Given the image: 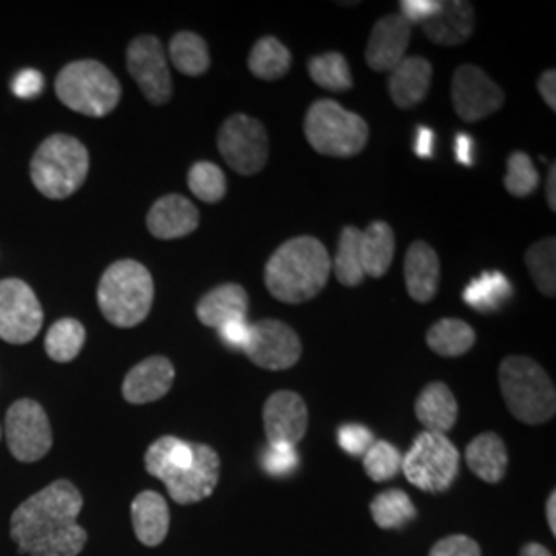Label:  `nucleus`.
<instances>
[{
    "mask_svg": "<svg viewBox=\"0 0 556 556\" xmlns=\"http://www.w3.org/2000/svg\"><path fill=\"white\" fill-rule=\"evenodd\" d=\"M219 454L211 445L194 443V464L188 470L165 480L163 484L176 503L192 505L213 495L219 482Z\"/></svg>",
    "mask_w": 556,
    "mask_h": 556,
    "instance_id": "dca6fc26",
    "label": "nucleus"
},
{
    "mask_svg": "<svg viewBox=\"0 0 556 556\" xmlns=\"http://www.w3.org/2000/svg\"><path fill=\"white\" fill-rule=\"evenodd\" d=\"M9 450L20 462H38L52 447V427L36 400L15 402L4 420Z\"/></svg>",
    "mask_w": 556,
    "mask_h": 556,
    "instance_id": "9b49d317",
    "label": "nucleus"
},
{
    "mask_svg": "<svg viewBox=\"0 0 556 556\" xmlns=\"http://www.w3.org/2000/svg\"><path fill=\"white\" fill-rule=\"evenodd\" d=\"M223 160L241 176H256L268 163V135L260 119L236 114L225 119L217 137Z\"/></svg>",
    "mask_w": 556,
    "mask_h": 556,
    "instance_id": "1a4fd4ad",
    "label": "nucleus"
},
{
    "mask_svg": "<svg viewBox=\"0 0 556 556\" xmlns=\"http://www.w3.org/2000/svg\"><path fill=\"white\" fill-rule=\"evenodd\" d=\"M433 80V66L422 56L404 59L390 73V96L397 108L410 110L427 98Z\"/></svg>",
    "mask_w": 556,
    "mask_h": 556,
    "instance_id": "4be33fe9",
    "label": "nucleus"
},
{
    "mask_svg": "<svg viewBox=\"0 0 556 556\" xmlns=\"http://www.w3.org/2000/svg\"><path fill=\"white\" fill-rule=\"evenodd\" d=\"M394 254H396L394 229L383 220H374L361 233V266L365 277H383L394 262Z\"/></svg>",
    "mask_w": 556,
    "mask_h": 556,
    "instance_id": "a878e982",
    "label": "nucleus"
},
{
    "mask_svg": "<svg viewBox=\"0 0 556 556\" xmlns=\"http://www.w3.org/2000/svg\"><path fill=\"white\" fill-rule=\"evenodd\" d=\"M546 519H548V526H551V532L556 534V493L553 491L551 497L546 501Z\"/></svg>",
    "mask_w": 556,
    "mask_h": 556,
    "instance_id": "603ef678",
    "label": "nucleus"
},
{
    "mask_svg": "<svg viewBox=\"0 0 556 556\" xmlns=\"http://www.w3.org/2000/svg\"><path fill=\"white\" fill-rule=\"evenodd\" d=\"M307 71L312 80L326 91L342 93L353 87V75L349 68V62L340 52H326V54L314 56L307 64Z\"/></svg>",
    "mask_w": 556,
    "mask_h": 556,
    "instance_id": "72a5a7b5",
    "label": "nucleus"
},
{
    "mask_svg": "<svg viewBox=\"0 0 556 556\" xmlns=\"http://www.w3.org/2000/svg\"><path fill=\"white\" fill-rule=\"evenodd\" d=\"M439 277L441 266L438 252L427 241H415L404 260V280L408 295L417 303L433 301L438 295Z\"/></svg>",
    "mask_w": 556,
    "mask_h": 556,
    "instance_id": "412c9836",
    "label": "nucleus"
},
{
    "mask_svg": "<svg viewBox=\"0 0 556 556\" xmlns=\"http://www.w3.org/2000/svg\"><path fill=\"white\" fill-rule=\"evenodd\" d=\"M199 208L179 194L157 200L147 215V229L157 239L186 238L199 229Z\"/></svg>",
    "mask_w": 556,
    "mask_h": 556,
    "instance_id": "6ab92c4d",
    "label": "nucleus"
},
{
    "mask_svg": "<svg viewBox=\"0 0 556 556\" xmlns=\"http://www.w3.org/2000/svg\"><path fill=\"white\" fill-rule=\"evenodd\" d=\"M305 137L319 155L346 160L365 149L369 126L358 114L349 112L337 101L318 100L307 110Z\"/></svg>",
    "mask_w": 556,
    "mask_h": 556,
    "instance_id": "0eeeda50",
    "label": "nucleus"
},
{
    "mask_svg": "<svg viewBox=\"0 0 556 556\" xmlns=\"http://www.w3.org/2000/svg\"><path fill=\"white\" fill-rule=\"evenodd\" d=\"M519 556H553V553H551L548 548H544L542 544L530 542V544H526V546L521 548Z\"/></svg>",
    "mask_w": 556,
    "mask_h": 556,
    "instance_id": "3c124183",
    "label": "nucleus"
},
{
    "mask_svg": "<svg viewBox=\"0 0 556 556\" xmlns=\"http://www.w3.org/2000/svg\"><path fill=\"white\" fill-rule=\"evenodd\" d=\"M135 534L144 546H160L169 532V507L155 491H144L130 505Z\"/></svg>",
    "mask_w": 556,
    "mask_h": 556,
    "instance_id": "393cba45",
    "label": "nucleus"
},
{
    "mask_svg": "<svg viewBox=\"0 0 556 556\" xmlns=\"http://www.w3.org/2000/svg\"><path fill=\"white\" fill-rule=\"evenodd\" d=\"M546 200L551 211H556V165H551V174H548V181H546Z\"/></svg>",
    "mask_w": 556,
    "mask_h": 556,
    "instance_id": "8fccbe9b",
    "label": "nucleus"
},
{
    "mask_svg": "<svg viewBox=\"0 0 556 556\" xmlns=\"http://www.w3.org/2000/svg\"><path fill=\"white\" fill-rule=\"evenodd\" d=\"M243 353L262 369L282 371L301 358V338L285 321L260 319L250 328V340Z\"/></svg>",
    "mask_w": 556,
    "mask_h": 556,
    "instance_id": "f8f14e48",
    "label": "nucleus"
},
{
    "mask_svg": "<svg viewBox=\"0 0 556 556\" xmlns=\"http://www.w3.org/2000/svg\"><path fill=\"white\" fill-rule=\"evenodd\" d=\"M361 229L357 227H344L338 239L337 256L332 262V270L337 275L338 282L344 287H358L365 278L361 266Z\"/></svg>",
    "mask_w": 556,
    "mask_h": 556,
    "instance_id": "473e14b6",
    "label": "nucleus"
},
{
    "mask_svg": "<svg viewBox=\"0 0 556 556\" xmlns=\"http://www.w3.org/2000/svg\"><path fill=\"white\" fill-rule=\"evenodd\" d=\"M169 59L179 73L188 77H200L211 66V54H208L206 41L192 31H181L174 36V40L169 43Z\"/></svg>",
    "mask_w": 556,
    "mask_h": 556,
    "instance_id": "7c9ffc66",
    "label": "nucleus"
},
{
    "mask_svg": "<svg viewBox=\"0 0 556 556\" xmlns=\"http://www.w3.org/2000/svg\"><path fill=\"white\" fill-rule=\"evenodd\" d=\"M435 151V132L431 128L420 126L415 135V153L422 160H429Z\"/></svg>",
    "mask_w": 556,
    "mask_h": 556,
    "instance_id": "49530a36",
    "label": "nucleus"
},
{
    "mask_svg": "<svg viewBox=\"0 0 556 556\" xmlns=\"http://www.w3.org/2000/svg\"><path fill=\"white\" fill-rule=\"evenodd\" d=\"M538 181L540 176L532 163V157L521 151L511 153L507 160V174H505L507 192L516 199H526L536 192Z\"/></svg>",
    "mask_w": 556,
    "mask_h": 556,
    "instance_id": "4c0bfd02",
    "label": "nucleus"
},
{
    "mask_svg": "<svg viewBox=\"0 0 556 556\" xmlns=\"http://www.w3.org/2000/svg\"><path fill=\"white\" fill-rule=\"evenodd\" d=\"M429 556H480V546L472 538L456 536L441 538L431 548Z\"/></svg>",
    "mask_w": 556,
    "mask_h": 556,
    "instance_id": "79ce46f5",
    "label": "nucleus"
},
{
    "mask_svg": "<svg viewBox=\"0 0 556 556\" xmlns=\"http://www.w3.org/2000/svg\"><path fill=\"white\" fill-rule=\"evenodd\" d=\"M176 378L172 361L165 357H149L140 361L128 371L122 383V394L130 404H149L165 396Z\"/></svg>",
    "mask_w": 556,
    "mask_h": 556,
    "instance_id": "a211bd4d",
    "label": "nucleus"
},
{
    "mask_svg": "<svg viewBox=\"0 0 556 556\" xmlns=\"http://www.w3.org/2000/svg\"><path fill=\"white\" fill-rule=\"evenodd\" d=\"M83 497L68 480H56L23 501L11 517V538L29 556H77L87 532L77 523Z\"/></svg>",
    "mask_w": 556,
    "mask_h": 556,
    "instance_id": "f257e3e1",
    "label": "nucleus"
},
{
    "mask_svg": "<svg viewBox=\"0 0 556 556\" xmlns=\"http://www.w3.org/2000/svg\"><path fill=\"white\" fill-rule=\"evenodd\" d=\"M188 186L197 199L215 204L227 194V178L219 165L211 161H199L188 172Z\"/></svg>",
    "mask_w": 556,
    "mask_h": 556,
    "instance_id": "e433bc0d",
    "label": "nucleus"
},
{
    "mask_svg": "<svg viewBox=\"0 0 556 556\" xmlns=\"http://www.w3.org/2000/svg\"><path fill=\"white\" fill-rule=\"evenodd\" d=\"M264 470L273 477H287L295 472L299 466V456L295 447L291 445H268L262 457Z\"/></svg>",
    "mask_w": 556,
    "mask_h": 556,
    "instance_id": "ea45409f",
    "label": "nucleus"
},
{
    "mask_svg": "<svg viewBox=\"0 0 556 556\" xmlns=\"http://www.w3.org/2000/svg\"><path fill=\"white\" fill-rule=\"evenodd\" d=\"M374 441H376L374 433L363 425L349 422L338 429V443L349 456H365L367 450L374 445Z\"/></svg>",
    "mask_w": 556,
    "mask_h": 556,
    "instance_id": "a19ab883",
    "label": "nucleus"
},
{
    "mask_svg": "<svg viewBox=\"0 0 556 556\" xmlns=\"http://www.w3.org/2000/svg\"><path fill=\"white\" fill-rule=\"evenodd\" d=\"M248 68L262 80L282 79L291 68V52L282 41L266 36L254 43L248 59Z\"/></svg>",
    "mask_w": 556,
    "mask_h": 556,
    "instance_id": "c756f323",
    "label": "nucleus"
},
{
    "mask_svg": "<svg viewBox=\"0 0 556 556\" xmlns=\"http://www.w3.org/2000/svg\"><path fill=\"white\" fill-rule=\"evenodd\" d=\"M155 299L153 277L137 260L114 262L100 280L101 314L116 328H135L144 321Z\"/></svg>",
    "mask_w": 556,
    "mask_h": 556,
    "instance_id": "7ed1b4c3",
    "label": "nucleus"
},
{
    "mask_svg": "<svg viewBox=\"0 0 556 556\" xmlns=\"http://www.w3.org/2000/svg\"><path fill=\"white\" fill-rule=\"evenodd\" d=\"M468 468L484 482H501L509 466V454L497 433H482L466 447Z\"/></svg>",
    "mask_w": 556,
    "mask_h": 556,
    "instance_id": "bb28decb",
    "label": "nucleus"
},
{
    "mask_svg": "<svg viewBox=\"0 0 556 556\" xmlns=\"http://www.w3.org/2000/svg\"><path fill=\"white\" fill-rule=\"evenodd\" d=\"M402 472L425 493L447 491L459 472V452L445 435L425 431L402 456Z\"/></svg>",
    "mask_w": 556,
    "mask_h": 556,
    "instance_id": "6e6552de",
    "label": "nucleus"
},
{
    "mask_svg": "<svg viewBox=\"0 0 556 556\" xmlns=\"http://www.w3.org/2000/svg\"><path fill=\"white\" fill-rule=\"evenodd\" d=\"M43 89V77L38 71H23L13 83V91L21 100H31L40 96Z\"/></svg>",
    "mask_w": 556,
    "mask_h": 556,
    "instance_id": "a18cd8bd",
    "label": "nucleus"
},
{
    "mask_svg": "<svg viewBox=\"0 0 556 556\" xmlns=\"http://www.w3.org/2000/svg\"><path fill=\"white\" fill-rule=\"evenodd\" d=\"M307 406L303 397L280 390L264 404V433L270 445H291L295 447L307 433Z\"/></svg>",
    "mask_w": 556,
    "mask_h": 556,
    "instance_id": "2eb2a0df",
    "label": "nucleus"
},
{
    "mask_svg": "<svg viewBox=\"0 0 556 556\" xmlns=\"http://www.w3.org/2000/svg\"><path fill=\"white\" fill-rule=\"evenodd\" d=\"M126 66L130 77L137 80L142 96L155 105L172 100V75L165 59V50L155 36H140L130 41L126 52Z\"/></svg>",
    "mask_w": 556,
    "mask_h": 556,
    "instance_id": "ddd939ff",
    "label": "nucleus"
},
{
    "mask_svg": "<svg viewBox=\"0 0 556 556\" xmlns=\"http://www.w3.org/2000/svg\"><path fill=\"white\" fill-rule=\"evenodd\" d=\"M85 326L79 319H59L46 334V353L56 363H71L85 346Z\"/></svg>",
    "mask_w": 556,
    "mask_h": 556,
    "instance_id": "2f4dec72",
    "label": "nucleus"
},
{
    "mask_svg": "<svg viewBox=\"0 0 556 556\" xmlns=\"http://www.w3.org/2000/svg\"><path fill=\"white\" fill-rule=\"evenodd\" d=\"M89 174L87 147L75 137H48L31 160V181L46 199L73 197Z\"/></svg>",
    "mask_w": 556,
    "mask_h": 556,
    "instance_id": "39448f33",
    "label": "nucleus"
},
{
    "mask_svg": "<svg viewBox=\"0 0 556 556\" xmlns=\"http://www.w3.org/2000/svg\"><path fill=\"white\" fill-rule=\"evenodd\" d=\"M498 383L509 413L526 425H542L555 417L553 379L534 358L514 355L498 367Z\"/></svg>",
    "mask_w": 556,
    "mask_h": 556,
    "instance_id": "20e7f679",
    "label": "nucleus"
},
{
    "mask_svg": "<svg viewBox=\"0 0 556 556\" xmlns=\"http://www.w3.org/2000/svg\"><path fill=\"white\" fill-rule=\"evenodd\" d=\"M410 36H413V25L400 13L386 15L383 20L376 23L371 38L367 41V50H365L367 64L378 73H392L404 60Z\"/></svg>",
    "mask_w": 556,
    "mask_h": 556,
    "instance_id": "f3484780",
    "label": "nucleus"
},
{
    "mask_svg": "<svg viewBox=\"0 0 556 556\" xmlns=\"http://www.w3.org/2000/svg\"><path fill=\"white\" fill-rule=\"evenodd\" d=\"M477 342V332L464 319H439L427 332V344L441 357H462Z\"/></svg>",
    "mask_w": 556,
    "mask_h": 556,
    "instance_id": "cd10ccee",
    "label": "nucleus"
},
{
    "mask_svg": "<svg viewBox=\"0 0 556 556\" xmlns=\"http://www.w3.org/2000/svg\"><path fill=\"white\" fill-rule=\"evenodd\" d=\"M56 96L77 114L103 118L118 108L122 87L116 75L98 60H77L60 71Z\"/></svg>",
    "mask_w": 556,
    "mask_h": 556,
    "instance_id": "423d86ee",
    "label": "nucleus"
},
{
    "mask_svg": "<svg viewBox=\"0 0 556 556\" xmlns=\"http://www.w3.org/2000/svg\"><path fill=\"white\" fill-rule=\"evenodd\" d=\"M555 262V238L540 239L526 252V266L530 270V277L536 282L538 291L544 298H555L556 295Z\"/></svg>",
    "mask_w": 556,
    "mask_h": 556,
    "instance_id": "f704fd0d",
    "label": "nucleus"
},
{
    "mask_svg": "<svg viewBox=\"0 0 556 556\" xmlns=\"http://www.w3.org/2000/svg\"><path fill=\"white\" fill-rule=\"evenodd\" d=\"M371 516L379 528L396 530L406 526L408 521H413L417 517V509L404 491L392 489V491L379 493L378 497L371 501Z\"/></svg>",
    "mask_w": 556,
    "mask_h": 556,
    "instance_id": "c9c22d12",
    "label": "nucleus"
},
{
    "mask_svg": "<svg viewBox=\"0 0 556 556\" xmlns=\"http://www.w3.org/2000/svg\"><path fill=\"white\" fill-rule=\"evenodd\" d=\"M439 9L438 0H402L400 2V15L413 23H425Z\"/></svg>",
    "mask_w": 556,
    "mask_h": 556,
    "instance_id": "37998d69",
    "label": "nucleus"
},
{
    "mask_svg": "<svg viewBox=\"0 0 556 556\" xmlns=\"http://www.w3.org/2000/svg\"><path fill=\"white\" fill-rule=\"evenodd\" d=\"M538 91H540V96H542V100L544 103L555 112L556 110V73L551 68V71H544L542 73V77L538 80Z\"/></svg>",
    "mask_w": 556,
    "mask_h": 556,
    "instance_id": "de8ad7c7",
    "label": "nucleus"
},
{
    "mask_svg": "<svg viewBox=\"0 0 556 556\" xmlns=\"http://www.w3.org/2000/svg\"><path fill=\"white\" fill-rule=\"evenodd\" d=\"M250 328H252V324H248L245 319H236V321L223 324L220 328H217V332H219L220 340H223L227 346L241 349V351H243V346H245L248 340H250Z\"/></svg>",
    "mask_w": 556,
    "mask_h": 556,
    "instance_id": "c03bdc74",
    "label": "nucleus"
},
{
    "mask_svg": "<svg viewBox=\"0 0 556 556\" xmlns=\"http://www.w3.org/2000/svg\"><path fill=\"white\" fill-rule=\"evenodd\" d=\"M477 15L470 2L450 0L439 2V9L422 23V31L439 46H459L475 31Z\"/></svg>",
    "mask_w": 556,
    "mask_h": 556,
    "instance_id": "aec40b11",
    "label": "nucleus"
},
{
    "mask_svg": "<svg viewBox=\"0 0 556 556\" xmlns=\"http://www.w3.org/2000/svg\"><path fill=\"white\" fill-rule=\"evenodd\" d=\"M248 305H250L248 291L236 282H225L200 299L197 316L204 326L220 328L227 321L245 319Z\"/></svg>",
    "mask_w": 556,
    "mask_h": 556,
    "instance_id": "5701e85b",
    "label": "nucleus"
},
{
    "mask_svg": "<svg viewBox=\"0 0 556 556\" xmlns=\"http://www.w3.org/2000/svg\"><path fill=\"white\" fill-rule=\"evenodd\" d=\"M415 413L420 420V425L429 433H439L445 435L454 429L457 420V402L452 390L441 383L433 381L429 383L417 397Z\"/></svg>",
    "mask_w": 556,
    "mask_h": 556,
    "instance_id": "b1692460",
    "label": "nucleus"
},
{
    "mask_svg": "<svg viewBox=\"0 0 556 556\" xmlns=\"http://www.w3.org/2000/svg\"><path fill=\"white\" fill-rule=\"evenodd\" d=\"M332 273L326 245L312 236L285 241L266 262L264 282L273 298L282 303H305L318 298Z\"/></svg>",
    "mask_w": 556,
    "mask_h": 556,
    "instance_id": "f03ea898",
    "label": "nucleus"
},
{
    "mask_svg": "<svg viewBox=\"0 0 556 556\" xmlns=\"http://www.w3.org/2000/svg\"><path fill=\"white\" fill-rule=\"evenodd\" d=\"M363 466L367 477L383 482L396 477L402 470V454L397 452L396 445L388 441H374V445L363 456Z\"/></svg>",
    "mask_w": 556,
    "mask_h": 556,
    "instance_id": "58836bf2",
    "label": "nucleus"
},
{
    "mask_svg": "<svg viewBox=\"0 0 556 556\" xmlns=\"http://www.w3.org/2000/svg\"><path fill=\"white\" fill-rule=\"evenodd\" d=\"M452 101L459 118L464 122H478L501 110L505 93L482 68L475 64H464L454 75Z\"/></svg>",
    "mask_w": 556,
    "mask_h": 556,
    "instance_id": "4468645a",
    "label": "nucleus"
},
{
    "mask_svg": "<svg viewBox=\"0 0 556 556\" xmlns=\"http://www.w3.org/2000/svg\"><path fill=\"white\" fill-rule=\"evenodd\" d=\"M514 295V285L503 273H482L462 293L464 301L480 314L497 312L498 307Z\"/></svg>",
    "mask_w": 556,
    "mask_h": 556,
    "instance_id": "c85d7f7f",
    "label": "nucleus"
},
{
    "mask_svg": "<svg viewBox=\"0 0 556 556\" xmlns=\"http://www.w3.org/2000/svg\"><path fill=\"white\" fill-rule=\"evenodd\" d=\"M456 155L459 163L472 165V157H475V140L470 139L468 135H457Z\"/></svg>",
    "mask_w": 556,
    "mask_h": 556,
    "instance_id": "09e8293b",
    "label": "nucleus"
},
{
    "mask_svg": "<svg viewBox=\"0 0 556 556\" xmlns=\"http://www.w3.org/2000/svg\"><path fill=\"white\" fill-rule=\"evenodd\" d=\"M43 309L34 289L20 278L0 280V338L27 344L40 334Z\"/></svg>",
    "mask_w": 556,
    "mask_h": 556,
    "instance_id": "9d476101",
    "label": "nucleus"
}]
</instances>
